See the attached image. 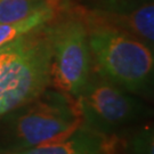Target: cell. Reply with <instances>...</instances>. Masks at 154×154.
<instances>
[{
  "mask_svg": "<svg viewBox=\"0 0 154 154\" xmlns=\"http://www.w3.org/2000/svg\"><path fill=\"white\" fill-rule=\"evenodd\" d=\"M86 23L95 71L128 93L147 95L154 87V46L100 15Z\"/></svg>",
  "mask_w": 154,
  "mask_h": 154,
  "instance_id": "6da1fadb",
  "label": "cell"
},
{
  "mask_svg": "<svg viewBox=\"0 0 154 154\" xmlns=\"http://www.w3.org/2000/svg\"><path fill=\"white\" fill-rule=\"evenodd\" d=\"M26 105L6 129L11 153L61 142L83 123L77 97L58 90H45Z\"/></svg>",
  "mask_w": 154,
  "mask_h": 154,
  "instance_id": "7a4b0ae2",
  "label": "cell"
},
{
  "mask_svg": "<svg viewBox=\"0 0 154 154\" xmlns=\"http://www.w3.org/2000/svg\"><path fill=\"white\" fill-rule=\"evenodd\" d=\"M51 42L46 25L0 71V118L39 97L50 83Z\"/></svg>",
  "mask_w": 154,
  "mask_h": 154,
  "instance_id": "3957f363",
  "label": "cell"
},
{
  "mask_svg": "<svg viewBox=\"0 0 154 154\" xmlns=\"http://www.w3.org/2000/svg\"><path fill=\"white\" fill-rule=\"evenodd\" d=\"M51 42L50 83L77 97L91 74V54L86 18L69 16L48 26Z\"/></svg>",
  "mask_w": 154,
  "mask_h": 154,
  "instance_id": "277c9868",
  "label": "cell"
},
{
  "mask_svg": "<svg viewBox=\"0 0 154 154\" xmlns=\"http://www.w3.org/2000/svg\"><path fill=\"white\" fill-rule=\"evenodd\" d=\"M82 126L103 134H113L147 113L130 93L95 71L77 96Z\"/></svg>",
  "mask_w": 154,
  "mask_h": 154,
  "instance_id": "5b68a950",
  "label": "cell"
},
{
  "mask_svg": "<svg viewBox=\"0 0 154 154\" xmlns=\"http://www.w3.org/2000/svg\"><path fill=\"white\" fill-rule=\"evenodd\" d=\"M126 139L81 126L61 142L39 145L11 154H125Z\"/></svg>",
  "mask_w": 154,
  "mask_h": 154,
  "instance_id": "8992f818",
  "label": "cell"
},
{
  "mask_svg": "<svg viewBox=\"0 0 154 154\" xmlns=\"http://www.w3.org/2000/svg\"><path fill=\"white\" fill-rule=\"evenodd\" d=\"M100 16L154 46V0H123Z\"/></svg>",
  "mask_w": 154,
  "mask_h": 154,
  "instance_id": "52a82bcc",
  "label": "cell"
},
{
  "mask_svg": "<svg viewBox=\"0 0 154 154\" xmlns=\"http://www.w3.org/2000/svg\"><path fill=\"white\" fill-rule=\"evenodd\" d=\"M55 11V6L51 5L33 13L24 20L11 23H0V48L21 38L22 35L32 33L46 26L48 23L53 21Z\"/></svg>",
  "mask_w": 154,
  "mask_h": 154,
  "instance_id": "ba28073f",
  "label": "cell"
},
{
  "mask_svg": "<svg viewBox=\"0 0 154 154\" xmlns=\"http://www.w3.org/2000/svg\"><path fill=\"white\" fill-rule=\"evenodd\" d=\"M54 5L51 0H0V23L16 22L45 7Z\"/></svg>",
  "mask_w": 154,
  "mask_h": 154,
  "instance_id": "9c48e42d",
  "label": "cell"
},
{
  "mask_svg": "<svg viewBox=\"0 0 154 154\" xmlns=\"http://www.w3.org/2000/svg\"><path fill=\"white\" fill-rule=\"evenodd\" d=\"M125 154H154V126L140 129L126 139Z\"/></svg>",
  "mask_w": 154,
  "mask_h": 154,
  "instance_id": "30bf717a",
  "label": "cell"
},
{
  "mask_svg": "<svg viewBox=\"0 0 154 154\" xmlns=\"http://www.w3.org/2000/svg\"><path fill=\"white\" fill-rule=\"evenodd\" d=\"M34 32L22 35L21 38L16 39V40H14V41H11V42L5 45L0 48V71L8 62L11 61L13 58H15L17 55H20L23 50L28 47L32 40Z\"/></svg>",
  "mask_w": 154,
  "mask_h": 154,
  "instance_id": "8fae6325",
  "label": "cell"
}]
</instances>
